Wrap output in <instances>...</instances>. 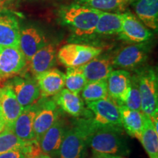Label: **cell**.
Returning a JSON list of instances; mask_svg holds the SVG:
<instances>
[{"label":"cell","mask_w":158,"mask_h":158,"mask_svg":"<svg viewBox=\"0 0 158 158\" xmlns=\"http://www.w3.org/2000/svg\"><path fill=\"white\" fill-rule=\"evenodd\" d=\"M56 61V45L48 43L31 57L28 70L34 78L53 68Z\"/></svg>","instance_id":"cell-20"},{"label":"cell","mask_w":158,"mask_h":158,"mask_svg":"<svg viewBox=\"0 0 158 158\" xmlns=\"http://www.w3.org/2000/svg\"><path fill=\"white\" fill-rule=\"evenodd\" d=\"M136 17L147 28L157 31L158 0H131Z\"/></svg>","instance_id":"cell-21"},{"label":"cell","mask_w":158,"mask_h":158,"mask_svg":"<svg viewBox=\"0 0 158 158\" xmlns=\"http://www.w3.org/2000/svg\"><path fill=\"white\" fill-rule=\"evenodd\" d=\"M38 158H53V157H50L49 155H45V154L41 153L40 155L38 156Z\"/></svg>","instance_id":"cell-34"},{"label":"cell","mask_w":158,"mask_h":158,"mask_svg":"<svg viewBox=\"0 0 158 158\" xmlns=\"http://www.w3.org/2000/svg\"><path fill=\"white\" fill-rule=\"evenodd\" d=\"M141 98V112L152 122L158 120V79L152 67H142L134 71Z\"/></svg>","instance_id":"cell-4"},{"label":"cell","mask_w":158,"mask_h":158,"mask_svg":"<svg viewBox=\"0 0 158 158\" xmlns=\"http://www.w3.org/2000/svg\"><path fill=\"white\" fill-rule=\"evenodd\" d=\"M117 35L124 42L136 44L151 40L153 33L135 15L124 12L121 30Z\"/></svg>","instance_id":"cell-8"},{"label":"cell","mask_w":158,"mask_h":158,"mask_svg":"<svg viewBox=\"0 0 158 158\" xmlns=\"http://www.w3.org/2000/svg\"><path fill=\"white\" fill-rule=\"evenodd\" d=\"M0 1H2V2H3V1H5V0H0Z\"/></svg>","instance_id":"cell-36"},{"label":"cell","mask_w":158,"mask_h":158,"mask_svg":"<svg viewBox=\"0 0 158 158\" xmlns=\"http://www.w3.org/2000/svg\"><path fill=\"white\" fill-rule=\"evenodd\" d=\"M35 79L39 86L41 98L54 97L64 87L65 74L56 68L45 71Z\"/></svg>","instance_id":"cell-19"},{"label":"cell","mask_w":158,"mask_h":158,"mask_svg":"<svg viewBox=\"0 0 158 158\" xmlns=\"http://www.w3.org/2000/svg\"><path fill=\"white\" fill-rule=\"evenodd\" d=\"M77 4L88 6L100 12L123 13L126 12L131 0H76Z\"/></svg>","instance_id":"cell-26"},{"label":"cell","mask_w":158,"mask_h":158,"mask_svg":"<svg viewBox=\"0 0 158 158\" xmlns=\"http://www.w3.org/2000/svg\"><path fill=\"white\" fill-rule=\"evenodd\" d=\"M123 13L101 12L97 23L94 35L108 36L118 35L122 28Z\"/></svg>","instance_id":"cell-24"},{"label":"cell","mask_w":158,"mask_h":158,"mask_svg":"<svg viewBox=\"0 0 158 158\" xmlns=\"http://www.w3.org/2000/svg\"><path fill=\"white\" fill-rule=\"evenodd\" d=\"M23 108L19 104L14 92L6 84L0 87V114L6 127H10L21 115Z\"/></svg>","instance_id":"cell-18"},{"label":"cell","mask_w":158,"mask_h":158,"mask_svg":"<svg viewBox=\"0 0 158 158\" xmlns=\"http://www.w3.org/2000/svg\"><path fill=\"white\" fill-rule=\"evenodd\" d=\"M48 43V40L45 33L38 27L31 25L20 29L19 47L27 64L31 57Z\"/></svg>","instance_id":"cell-11"},{"label":"cell","mask_w":158,"mask_h":158,"mask_svg":"<svg viewBox=\"0 0 158 158\" xmlns=\"http://www.w3.org/2000/svg\"><path fill=\"white\" fill-rule=\"evenodd\" d=\"M101 12L88 6L72 4L59 11L63 24L68 26L78 37L94 35L97 23Z\"/></svg>","instance_id":"cell-3"},{"label":"cell","mask_w":158,"mask_h":158,"mask_svg":"<svg viewBox=\"0 0 158 158\" xmlns=\"http://www.w3.org/2000/svg\"><path fill=\"white\" fill-rule=\"evenodd\" d=\"M81 98L86 102H94L108 98L107 81H101L92 83H87L83 89Z\"/></svg>","instance_id":"cell-27"},{"label":"cell","mask_w":158,"mask_h":158,"mask_svg":"<svg viewBox=\"0 0 158 158\" xmlns=\"http://www.w3.org/2000/svg\"><path fill=\"white\" fill-rule=\"evenodd\" d=\"M53 100L56 102L60 110H62L71 116L79 118H91L92 113L84 106V100L79 96L71 92L67 89H63L58 94L53 97Z\"/></svg>","instance_id":"cell-16"},{"label":"cell","mask_w":158,"mask_h":158,"mask_svg":"<svg viewBox=\"0 0 158 158\" xmlns=\"http://www.w3.org/2000/svg\"><path fill=\"white\" fill-rule=\"evenodd\" d=\"M36 158H38V157H36Z\"/></svg>","instance_id":"cell-37"},{"label":"cell","mask_w":158,"mask_h":158,"mask_svg":"<svg viewBox=\"0 0 158 158\" xmlns=\"http://www.w3.org/2000/svg\"><path fill=\"white\" fill-rule=\"evenodd\" d=\"M24 109L36 102L40 97L39 86L33 76H14L7 83Z\"/></svg>","instance_id":"cell-9"},{"label":"cell","mask_w":158,"mask_h":158,"mask_svg":"<svg viewBox=\"0 0 158 158\" xmlns=\"http://www.w3.org/2000/svg\"><path fill=\"white\" fill-rule=\"evenodd\" d=\"M131 73L124 70H113L107 80L108 94L118 106H123L129 95Z\"/></svg>","instance_id":"cell-14"},{"label":"cell","mask_w":158,"mask_h":158,"mask_svg":"<svg viewBox=\"0 0 158 158\" xmlns=\"http://www.w3.org/2000/svg\"><path fill=\"white\" fill-rule=\"evenodd\" d=\"M69 126L64 118L59 116L38 142L41 153L50 157H58L59 148Z\"/></svg>","instance_id":"cell-12"},{"label":"cell","mask_w":158,"mask_h":158,"mask_svg":"<svg viewBox=\"0 0 158 158\" xmlns=\"http://www.w3.org/2000/svg\"><path fill=\"white\" fill-rule=\"evenodd\" d=\"M103 49L92 45L70 43L59 49L56 57L59 62L68 68H78L86 64L102 54Z\"/></svg>","instance_id":"cell-6"},{"label":"cell","mask_w":158,"mask_h":158,"mask_svg":"<svg viewBox=\"0 0 158 158\" xmlns=\"http://www.w3.org/2000/svg\"><path fill=\"white\" fill-rule=\"evenodd\" d=\"M86 108L93 114L92 119L98 127H122L119 106L109 97L86 102Z\"/></svg>","instance_id":"cell-7"},{"label":"cell","mask_w":158,"mask_h":158,"mask_svg":"<svg viewBox=\"0 0 158 158\" xmlns=\"http://www.w3.org/2000/svg\"><path fill=\"white\" fill-rule=\"evenodd\" d=\"M86 84V79L80 67L67 68L64 83V86L67 89L75 94H79Z\"/></svg>","instance_id":"cell-28"},{"label":"cell","mask_w":158,"mask_h":158,"mask_svg":"<svg viewBox=\"0 0 158 158\" xmlns=\"http://www.w3.org/2000/svg\"><path fill=\"white\" fill-rule=\"evenodd\" d=\"M152 46L149 40L124 47L112 56L113 68L127 71H135L142 68L149 59Z\"/></svg>","instance_id":"cell-5"},{"label":"cell","mask_w":158,"mask_h":158,"mask_svg":"<svg viewBox=\"0 0 158 158\" xmlns=\"http://www.w3.org/2000/svg\"><path fill=\"white\" fill-rule=\"evenodd\" d=\"M80 68L87 83L106 81L110 73L114 70L112 56L100 54L86 64L81 66Z\"/></svg>","instance_id":"cell-17"},{"label":"cell","mask_w":158,"mask_h":158,"mask_svg":"<svg viewBox=\"0 0 158 158\" xmlns=\"http://www.w3.org/2000/svg\"><path fill=\"white\" fill-rule=\"evenodd\" d=\"M139 141L149 158H158V133L154 127L151 118L146 115Z\"/></svg>","instance_id":"cell-25"},{"label":"cell","mask_w":158,"mask_h":158,"mask_svg":"<svg viewBox=\"0 0 158 158\" xmlns=\"http://www.w3.org/2000/svg\"><path fill=\"white\" fill-rule=\"evenodd\" d=\"M32 141H23L13 133L10 128L5 127L3 131L0 133V155L12 149L28 145Z\"/></svg>","instance_id":"cell-29"},{"label":"cell","mask_w":158,"mask_h":158,"mask_svg":"<svg viewBox=\"0 0 158 158\" xmlns=\"http://www.w3.org/2000/svg\"><path fill=\"white\" fill-rule=\"evenodd\" d=\"M86 144L93 154L103 153L124 157L130 153L122 127H98L89 136Z\"/></svg>","instance_id":"cell-2"},{"label":"cell","mask_w":158,"mask_h":158,"mask_svg":"<svg viewBox=\"0 0 158 158\" xmlns=\"http://www.w3.org/2000/svg\"><path fill=\"white\" fill-rule=\"evenodd\" d=\"M6 127V124H5V122L4 121L2 116L1 114H0V133H2V132L3 131L4 129H5Z\"/></svg>","instance_id":"cell-33"},{"label":"cell","mask_w":158,"mask_h":158,"mask_svg":"<svg viewBox=\"0 0 158 158\" xmlns=\"http://www.w3.org/2000/svg\"><path fill=\"white\" fill-rule=\"evenodd\" d=\"M20 27L16 17L0 13V47L19 46Z\"/></svg>","instance_id":"cell-22"},{"label":"cell","mask_w":158,"mask_h":158,"mask_svg":"<svg viewBox=\"0 0 158 158\" xmlns=\"http://www.w3.org/2000/svg\"><path fill=\"white\" fill-rule=\"evenodd\" d=\"M60 116V108L53 99L45 98L40 109L35 116L33 124L35 139L39 142L45 132Z\"/></svg>","instance_id":"cell-15"},{"label":"cell","mask_w":158,"mask_h":158,"mask_svg":"<svg viewBox=\"0 0 158 158\" xmlns=\"http://www.w3.org/2000/svg\"><path fill=\"white\" fill-rule=\"evenodd\" d=\"M2 5H3V2L0 1V13H1L2 9Z\"/></svg>","instance_id":"cell-35"},{"label":"cell","mask_w":158,"mask_h":158,"mask_svg":"<svg viewBox=\"0 0 158 158\" xmlns=\"http://www.w3.org/2000/svg\"><path fill=\"white\" fill-rule=\"evenodd\" d=\"M92 158H124V157H122V156L108 155V154L94 153L93 157H92Z\"/></svg>","instance_id":"cell-32"},{"label":"cell","mask_w":158,"mask_h":158,"mask_svg":"<svg viewBox=\"0 0 158 158\" xmlns=\"http://www.w3.org/2000/svg\"><path fill=\"white\" fill-rule=\"evenodd\" d=\"M44 98H40L36 102L29 107L25 108L17 119L15 120L10 129L19 138L24 141H35L33 124L35 116L40 109L45 100Z\"/></svg>","instance_id":"cell-13"},{"label":"cell","mask_w":158,"mask_h":158,"mask_svg":"<svg viewBox=\"0 0 158 158\" xmlns=\"http://www.w3.org/2000/svg\"><path fill=\"white\" fill-rule=\"evenodd\" d=\"M40 154L38 142L34 141L28 145L2 154L0 155V158H36Z\"/></svg>","instance_id":"cell-30"},{"label":"cell","mask_w":158,"mask_h":158,"mask_svg":"<svg viewBox=\"0 0 158 158\" xmlns=\"http://www.w3.org/2000/svg\"><path fill=\"white\" fill-rule=\"evenodd\" d=\"M122 127L128 135L139 140L144 124L145 115L141 111L130 110L124 106H119Z\"/></svg>","instance_id":"cell-23"},{"label":"cell","mask_w":158,"mask_h":158,"mask_svg":"<svg viewBox=\"0 0 158 158\" xmlns=\"http://www.w3.org/2000/svg\"><path fill=\"white\" fill-rule=\"evenodd\" d=\"M123 106L130 110L141 111V98L136 75L131 74L129 95Z\"/></svg>","instance_id":"cell-31"},{"label":"cell","mask_w":158,"mask_h":158,"mask_svg":"<svg viewBox=\"0 0 158 158\" xmlns=\"http://www.w3.org/2000/svg\"><path fill=\"white\" fill-rule=\"evenodd\" d=\"M27 63L19 47H0V81L19 76Z\"/></svg>","instance_id":"cell-10"},{"label":"cell","mask_w":158,"mask_h":158,"mask_svg":"<svg viewBox=\"0 0 158 158\" xmlns=\"http://www.w3.org/2000/svg\"><path fill=\"white\" fill-rule=\"evenodd\" d=\"M98 127L91 118H78L68 127L59 148V158H83L86 141Z\"/></svg>","instance_id":"cell-1"}]
</instances>
